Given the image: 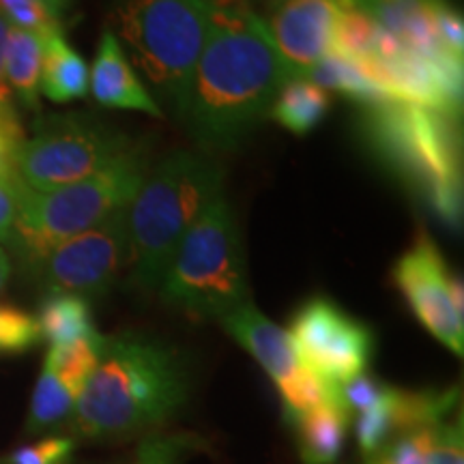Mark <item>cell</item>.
I'll return each instance as SVG.
<instances>
[{
	"label": "cell",
	"instance_id": "obj_18",
	"mask_svg": "<svg viewBox=\"0 0 464 464\" xmlns=\"http://www.w3.org/2000/svg\"><path fill=\"white\" fill-rule=\"evenodd\" d=\"M91 69L65 34L54 33L44 39L42 95L52 103H72L89 95Z\"/></svg>",
	"mask_w": 464,
	"mask_h": 464
},
{
	"label": "cell",
	"instance_id": "obj_4",
	"mask_svg": "<svg viewBox=\"0 0 464 464\" xmlns=\"http://www.w3.org/2000/svg\"><path fill=\"white\" fill-rule=\"evenodd\" d=\"M219 196H224V170L205 153L174 150L150 166L127 207V282L133 290L158 293L185 232Z\"/></svg>",
	"mask_w": 464,
	"mask_h": 464
},
{
	"label": "cell",
	"instance_id": "obj_13",
	"mask_svg": "<svg viewBox=\"0 0 464 464\" xmlns=\"http://www.w3.org/2000/svg\"><path fill=\"white\" fill-rule=\"evenodd\" d=\"M89 91L92 92V100L102 108L133 110V112L149 114L153 119H166L164 108L144 86L136 67L127 58L123 45L119 44L110 28H103L100 44H97Z\"/></svg>",
	"mask_w": 464,
	"mask_h": 464
},
{
	"label": "cell",
	"instance_id": "obj_25",
	"mask_svg": "<svg viewBox=\"0 0 464 464\" xmlns=\"http://www.w3.org/2000/svg\"><path fill=\"white\" fill-rule=\"evenodd\" d=\"M42 342L34 316L14 305H0V355H17Z\"/></svg>",
	"mask_w": 464,
	"mask_h": 464
},
{
	"label": "cell",
	"instance_id": "obj_32",
	"mask_svg": "<svg viewBox=\"0 0 464 464\" xmlns=\"http://www.w3.org/2000/svg\"><path fill=\"white\" fill-rule=\"evenodd\" d=\"M11 24L0 14V103H15L14 92L7 84V75H5V45H7V34Z\"/></svg>",
	"mask_w": 464,
	"mask_h": 464
},
{
	"label": "cell",
	"instance_id": "obj_31",
	"mask_svg": "<svg viewBox=\"0 0 464 464\" xmlns=\"http://www.w3.org/2000/svg\"><path fill=\"white\" fill-rule=\"evenodd\" d=\"M434 26H437L439 42L451 56L462 58L464 52V24L462 14L451 7L448 0H439L434 9Z\"/></svg>",
	"mask_w": 464,
	"mask_h": 464
},
{
	"label": "cell",
	"instance_id": "obj_9",
	"mask_svg": "<svg viewBox=\"0 0 464 464\" xmlns=\"http://www.w3.org/2000/svg\"><path fill=\"white\" fill-rule=\"evenodd\" d=\"M130 269L127 208L95 228L58 243L28 274L45 295L67 293L84 299L103 297Z\"/></svg>",
	"mask_w": 464,
	"mask_h": 464
},
{
	"label": "cell",
	"instance_id": "obj_6",
	"mask_svg": "<svg viewBox=\"0 0 464 464\" xmlns=\"http://www.w3.org/2000/svg\"><path fill=\"white\" fill-rule=\"evenodd\" d=\"M149 170V149L133 142L112 164L78 183L50 191H34L20 183L11 249L28 271L58 243L95 228L130 207Z\"/></svg>",
	"mask_w": 464,
	"mask_h": 464
},
{
	"label": "cell",
	"instance_id": "obj_5",
	"mask_svg": "<svg viewBox=\"0 0 464 464\" xmlns=\"http://www.w3.org/2000/svg\"><path fill=\"white\" fill-rule=\"evenodd\" d=\"M213 0H116L112 26L150 95L183 121ZM158 102V103H160ZM161 106V103H160Z\"/></svg>",
	"mask_w": 464,
	"mask_h": 464
},
{
	"label": "cell",
	"instance_id": "obj_17",
	"mask_svg": "<svg viewBox=\"0 0 464 464\" xmlns=\"http://www.w3.org/2000/svg\"><path fill=\"white\" fill-rule=\"evenodd\" d=\"M44 37L11 26L5 45V75L14 100L33 114H42Z\"/></svg>",
	"mask_w": 464,
	"mask_h": 464
},
{
	"label": "cell",
	"instance_id": "obj_7",
	"mask_svg": "<svg viewBox=\"0 0 464 464\" xmlns=\"http://www.w3.org/2000/svg\"><path fill=\"white\" fill-rule=\"evenodd\" d=\"M160 297L189 318L222 321L249 301L247 258L235 211L224 196L205 207L179 243Z\"/></svg>",
	"mask_w": 464,
	"mask_h": 464
},
{
	"label": "cell",
	"instance_id": "obj_35",
	"mask_svg": "<svg viewBox=\"0 0 464 464\" xmlns=\"http://www.w3.org/2000/svg\"><path fill=\"white\" fill-rule=\"evenodd\" d=\"M271 3H280V0H271Z\"/></svg>",
	"mask_w": 464,
	"mask_h": 464
},
{
	"label": "cell",
	"instance_id": "obj_26",
	"mask_svg": "<svg viewBox=\"0 0 464 464\" xmlns=\"http://www.w3.org/2000/svg\"><path fill=\"white\" fill-rule=\"evenodd\" d=\"M0 14L11 26L34 33L44 39L54 33H63V22L42 0H0Z\"/></svg>",
	"mask_w": 464,
	"mask_h": 464
},
{
	"label": "cell",
	"instance_id": "obj_3",
	"mask_svg": "<svg viewBox=\"0 0 464 464\" xmlns=\"http://www.w3.org/2000/svg\"><path fill=\"white\" fill-rule=\"evenodd\" d=\"M357 136L374 161L398 179L448 228L462 224L460 119L421 103L382 100L359 106Z\"/></svg>",
	"mask_w": 464,
	"mask_h": 464
},
{
	"label": "cell",
	"instance_id": "obj_21",
	"mask_svg": "<svg viewBox=\"0 0 464 464\" xmlns=\"http://www.w3.org/2000/svg\"><path fill=\"white\" fill-rule=\"evenodd\" d=\"M304 78L321 86L323 91L338 92V95L346 97V100L355 102L357 106H368V103H376L382 100H392L390 95H385L372 80L365 75L355 61H348V58L335 54H327L323 61H318L314 67L307 72Z\"/></svg>",
	"mask_w": 464,
	"mask_h": 464
},
{
	"label": "cell",
	"instance_id": "obj_15",
	"mask_svg": "<svg viewBox=\"0 0 464 464\" xmlns=\"http://www.w3.org/2000/svg\"><path fill=\"white\" fill-rule=\"evenodd\" d=\"M365 464H462V413L400 434Z\"/></svg>",
	"mask_w": 464,
	"mask_h": 464
},
{
	"label": "cell",
	"instance_id": "obj_33",
	"mask_svg": "<svg viewBox=\"0 0 464 464\" xmlns=\"http://www.w3.org/2000/svg\"><path fill=\"white\" fill-rule=\"evenodd\" d=\"M42 3L52 11V14L58 17V20L63 22V17H65L69 11H72L75 0H42Z\"/></svg>",
	"mask_w": 464,
	"mask_h": 464
},
{
	"label": "cell",
	"instance_id": "obj_20",
	"mask_svg": "<svg viewBox=\"0 0 464 464\" xmlns=\"http://www.w3.org/2000/svg\"><path fill=\"white\" fill-rule=\"evenodd\" d=\"M34 321H37L42 340L50 342V346L69 344V342L100 334L92 321L91 301L78 295H45Z\"/></svg>",
	"mask_w": 464,
	"mask_h": 464
},
{
	"label": "cell",
	"instance_id": "obj_29",
	"mask_svg": "<svg viewBox=\"0 0 464 464\" xmlns=\"http://www.w3.org/2000/svg\"><path fill=\"white\" fill-rule=\"evenodd\" d=\"M73 439L50 437L11 454L5 464H72Z\"/></svg>",
	"mask_w": 464,
	"mask_h": 464
},
{
	"label": "cell",
	"instance_id": "obj_8",
	"mask_svg": "<svg viewBox=\"0 0 464 464\" xmlns=\"http://www.w3.org/2000/svg\"><path fill=\"white\" fill-rule=\"evenodd\" d=\"M131 144V136L95 114H37L15 150L14 170L34 191L58 189L103 170Z\"/></svg>",
	"mask_w": 464,
	"mask_h": 464
},
{
	"label": "cell",
	"instance_id": "obj_10",
	"mask_svg": "<svg viewBox=\"0 0 464 464\" xmlns=\"http://www.w3.org/2000/svg\"><path fill=\"white\" fill-rule=\"evenodd\" d=\"M288 335L299 363L332 385L365 372L374 353L372 329L321 295L299 305Z\"/></svg>",
	"mask_w": 464,
	"mask_h": 464
},
{
	"label": "cell",
	"instance_id": "obj_24",
	"mask_svg": "<svg viewBox=\"0 0 464 464\" xmlns=\"http://www.w3.org/2000/svg\"><path fill=\"white\" fill-rule=\"evenodd\" d=\"M277 390L282 393L286 420L314 411L318 406L340 402L338 385L323 381L321 376L310 372L304 365L290 379L277 382Z\"/></svg>",
	"mask_w": 464,
	"mask_h": 464
},
{
	"label": "cell",
	"instance_id": "obj_14",
	"mask_svg": "<svg viewBox=\"0 0 464 464\" xmlns=\"http://www.w3.org/2000/svg\"><path fill=\"white\" fill-rule=\"evenodd\" d=\"M224 329L235 338L263 370L277 382L286 381L301 368L288 332L266 318L252 301L243 304L222 321Z\"/></svg>",
	"mask_w": 464,
	"mask_h": 464
},
{
	"label": "cell",
	"instance_id": "obj_23",
	"mask_svg": "<svg viewBox=\"0 0 464 464\" xmlns=\"http://www.w3.org/2000/svg\"><path fill=\"white\" fill-rule=\"evenodd\" d=\"M75 406V396L63 385L61 379L52 372L50 368H42L37 385L33 390L31 411H28L26 432L28 434H44L52 428L61 426L67 420H72Z\"/></svg>",
	"mask_w": 464,
	"mask_h": 464
},
{
	"label": "cell",
	"instance_id": "obj_16",
	"mask_svg": "<svg viewBox=\"0 0 464 464\" xmlns=\"http://www.w3.org/2000/svg\"><path fill=\"white\" fill-rule=\"evenodd\" d=\"M297 430L299 456L304 464H335L348 432L351 413L340 402L318 406L288 420Z\"/></svg>",
	"mask_w": 464,
	"mask_h": 464
},
{
	"label": "cell",
	"instance_id": "obj_2",
	"mask_svg": "<svg viewBox=\"0 0 464 464\" xmlns=\"http://www.w3.org/2000/svg\"><path fill=\"white\" fill-rule=\"evenodd\" d=\"M181 353L142 334L106 335L100 363L75 398L72 428L84 439H127L166 423L185 404Z\"/></svg>",
	"mask_w": 464,
	"mask_h": 464
},
{
	"label": "cell",
	"instance_id": "obj_12",
	"mask_svg": "<svg viewBox=\"0 0 464 464\" xmlns=\"http://www.w3.org/2000/svg\"><path fill=\"white\" fill-rule=\"evenodd\" d=\"M338 0H280L263 17L276 52L290 78H304L318 61L334 52Z\"/></svg>",
	"mask_w": 464,
	"mask_h": 464
},
{
	"label": "cell",
	"instance_id": "obj_11",
	"mask_svg": "<svg viewBox=\"0 0 464 464\" xmlns=\"http://www.w3.org/2000/svg\"><path fill=\"white\" fill-rule=\"evenodd\" d=\"M392 282L423 327L458 357L464 351L462 280L426 230L392 266Z\"/></svg>",
	"mask_w": 464,
	"mask_h": 464
},
{
	"label": "cell",
	"instance_id": "obj_27",
	"mask_svg": "<svg viewBox=\"0 0 464 464\" xmlns=\"http://www.w3.org/2000/svg\"><path fill=\"white\" fill-rule=\"evenodd\" d=\"M387 390H390V385H385V382L379 381L372 374L362 372L338 385V396L342 400V404L346 406L348 413L355 411L357 415H362L365 411L372 409L374 404H379Z\"/></svg>",
	"mask_w": 464,
	"mask_h": 464
},
{
	"label": "cell",
	"instance_id": "obj_30",
	"mask_svg": "<svg viewBox=\"0 0 464 464\" xmlns=\"http://www.w3.org/2000/svg\"><path fill=\"white\" fill-rule=\"evenodd\" d=\"M20 179L15 170L0 174V246L11 249L15 239L17 208H20Z\"/></svg>",
	"mask_w": 464,
	"mask_h": 464
},
{
	"label": "cell",
	"instance_id": "obj_1",
	"mask_svg": "<svg viewBox=\"0 0 464 464\" xmlns=\"http://www.w3.org/2000/svg\"><path fill=\"white\" fill-rule=\"evenodd\" d=\"M288 78L263 15L249 0H213L181 123L208 158L230 153L269 116Z\"/></svg>",
	"mask_w": 464,
	"mask_h": 464
},
{
	"label": "cell",
	"instance_id": "obj_28",
	"mask_svg": "<svg viewBox=\"0 0 464 464\" xmlns=\"http://www.w3.org/2000/svg\"><path fill=\"white\" fill-rule=\"evenodd\" d=\"M196 440L183 437V434H172V437H149L138 450L133 464H179L183 456L194 448Z\"/></svg>",
	"mask_w": 464,
	"mask_h": 464
},
{
	"label": "cell",
	"instance_id": "obj_22",
	"mask_svg": "<svg viewBox=\"0 0 464 464\" xmlns=\"http://www.w3.org/2000/svg\"><path fill=\"white\" fill-rule=\"evenodd\" d=\"M103 338L106 335L97 334L91 338L69 342V344L50 346L48 355H45V368H50L75 398L80 396L86 381L91 379L97 363H100Z\"/></svg>",
	"mask_w": 464,
	"mask_h": 464
},
{
	"label": "cell",
	"instance_id": "obj_19",
	"mask_svg": "<svg viewBox=\"0 0 464 464\" xmlns=\"http://www.w3.org/2000/svg\"><path fill=\"white\" fill-rule=\"evenodd\" d=\"M332 112V95L307 78H288L269 108V119L293 133L307 136Z\"/></svg>",
	"mask_w": 464,
	"mask_h": 464
},
{
	"label": "cell",
	"instance_id": "obj_34",
	"mask_svg": "<svg viewBox=\"0 0 464 464\" xmlns=\"http://www.w3.org/2000/svg\"><path fill=\"white\" fill-rule=\"evenodd\" d=\"M11 276V263L7 252H5L3 246H0V293H3L5 286H7Z\"/></svg>",
	"mask_w": 464,
	"mask_h": 464
}]
</instances>
